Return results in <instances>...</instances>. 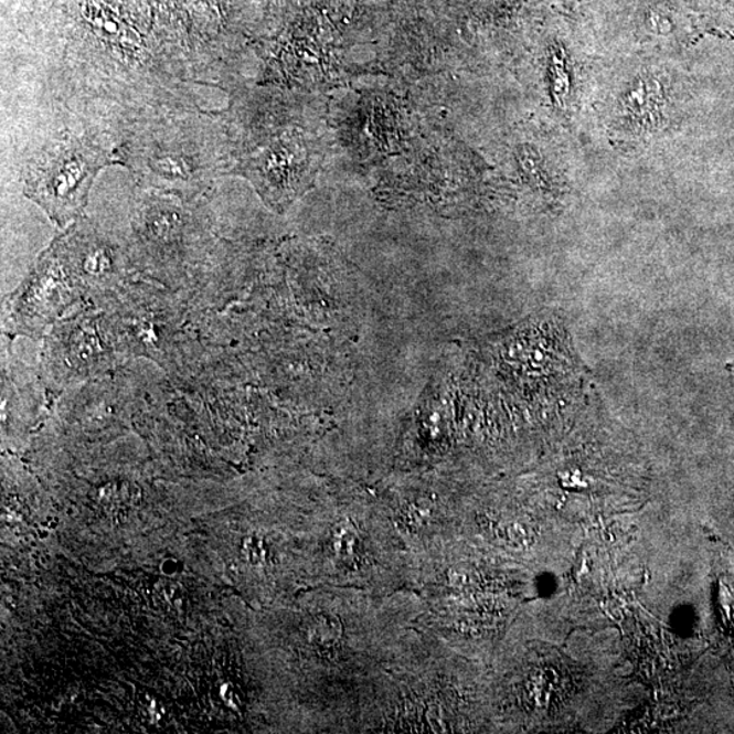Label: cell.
<instances>
[{
  "instance_id": "obj_1",
  "label": "cell",
  "mask_w": 734,
  "mask_h": 734,
  "mask_svg": "<svg viewBox=\"0 0 734 734\" xmlns=\"http://www.w3.org/2000/svg\"><path fill=\"white\" fill-rule=\"evenodd\" d=\"M129 361L107 310L86 299L44 337L39 373L51 402Z\"/></svg>"
},
{
  "instance_id": "obj_2",
  "label": "cell",
  "mask_w": 734,
  "mask_h": 734,
  "mask_svg": "<svg viewBox=\"0 0 734 734\" xmlns=\"http://www.w3.org/2000/svg\"><path fill=\"white\" fill-rule=\"evenodd\" d=\"M107 310L129 360L145 358L174 374L185 354L187 305L178 292L150 279H128L93 301Z\"/></svg>"
},
{
  "instance_id": "obj_3",
  "label": "cell",
  "mask_w": 734,
  "mask_h": 734,
  "mask_svg": "<svg viewBox=\"0 0 734 734\" xmlns=\"http://www.w3.org/2000/svg\"><path fill=\"white\" fill-rule=\"evenodd\" d=\"M168 198L143 199L135 211L134 244L129 252L135 272L178 292L190 278L202 237L201 222L191 209Z\"/></svg>"
},
{
  "instance_id": "obj_4",
  "label": "cell",
  "mask_w": 734,
  "mask_h": 734,
  "mask_svg": "<svg viewBox=\"0 0 734 734\" xmlns=\"http://www.w3.org/2000/svg\"><path fill=\"white\" fill-rule=\"evenodd\" d=\"M86 299L85 287L57 237L21 285L4 298L3 334L11 339H44L52 326Z\"/></svg>"
},
{
  "instance_id": "obj_5",
  "label": "cell",
  "mask_w": 734,
  "mask_h": 734,
  "mask_svg": "<svg viewBox=\"0 0 734 734\" xmlns=\"http://www.w3.org/2000/svg\"><path fill=\"white\" fill-rule=\"evenodd\" d=\"M105 157L78 142H63L29 167L25 193L57 226L78 221Z\"/></svg>"
},
{
  "instance_id": "obj_6",
  "label": "cell",
  "mask_w": 734,
  "mask_h": 734,
  "mask_svg": "<svg viewBox=\"0 0 734 734\" xmlns=\"http://www.w3.org/2000/svg\"><path fill=\"white\" fill-rule=\"evenodd\" d=\"M58 237L91 301L107 297L132 278L135 267L129 248L92 222L79 219Z\"/></svg>"
},
{
  "instance_id": "obj_7",
  "label": "cell",
  "mask_w": 734,
  "mask_h": 734,
  "mask_svg": "<svg viewBox=\"0 0 734 734\" xmlns=\"http://www.w3.org/2000/svg\"><path fill=\"white\" fill-rule=\"evenodd\" d=\"M13 339L4 337L2 345V422L3 428L13 423L32 426L51 398L39 369L28 366L11 350Z\"/></svg>"
},
{
  "instance_id": "obj_8",
  "label": "cell",
  "mask_w": 734,
  "mask_h": 734,
  "mask_svg": "<svg viewBox=\"0 0 734 734\" xmlns=\"http://www.w3.org/2000/svg\"><path fill=\"white\" fill-rule=\"evenodd\" d=\"M94 498L107 510H123L137 507L140 499V491L137 486L128 481H110V483L99 486Z\"/></svg>"
},
{
  "instance_id": "obj_9",
  "label": "cell",
  "mask_w": 734,
  "mask_h": 734,
  "mask_svg": "<svg viewBox=\"0 0 734 734\" xmlns=\"http://www.w3.org/2000/svg\"><path fill=\"white\" fill-rule=\"evenodd\" d=\"M308 636L317 648L331 649L343 636V626L338 618L330 615L315 616L309 621Z\"/></svg>"
},
{
  "instance_id": "obj_10",
  "label": "cell",
  "mask_w": 734,
  "mask_h": 734,
  "mask_svg": "<svg viewBox=\"0 0 734 734\" xmlns=\"http://www.w3.org/2000/svg\"><path fill=\"white\" fill-rule=\"evenodd\" d=\"M709 28L734 32V0H699Z\"/></svg>"
},
{
  "instance_id": "obj_11",
  "label": "cell",
  "mask_w": 734,
  "mask_h": 734,
  "mask_svg": "<svg viewBox=\"0 0 734 734\" xmlns=\"http://www.w3.org/2000/svg\"><path fill=\"white\" fill-rule=\"evenodd\" d=\"M244 560L252 565H260L267 560L266 543L260 538L251 536L244 540L243 544Z\"/></svg>"
},
{
  "instance_id": "obj_12",
  "label": "cell",
  "mask_w": 734,
  "mask_h": 734,
  "mask_svg": "<svg viewBox=\"0 0 734 734\" xmlns=\"http://www.w3.org/2000/svg\"><path fill=\"white\" fill-rule=\"evenodd\" d=\"M180 587L174 584H167L162 586L161 597L169 604V607L179 608L181 602Z\"/></svg>"
}]
</instances>
